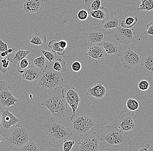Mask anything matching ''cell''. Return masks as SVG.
<instances>
[{
  "instance_id": "12",
  "label": "cell",
  "mask_w": 153,
  "mask_h": 151,
  "mask_svg": "<svg viewBox=\"0 0 153 151\" xmlns=\"http://www.w3.org/2000/svg\"><path fill=\"white\" fill-rule=\"evenodd\" d=\"M114 38L120 43L128 45L134 41L136 34L134 29L124 28L120 26L116 29Z\"/></svg>"
},
{
  "instance_id": "43",
  "label": "cell",
  "mask_w": 153,
  "mask_h": 151,
  "mask_svg": "<svg viewBox=\"0 0 153 151\" xmlns=\"http://www.w3.org/2000/svg\"><path fill=\"white\" fill-rule=\"evenodd\" d=\"M58 45L61 48L65 50L68 47V42L66 41L65 40H60L59 42H58Z\"/></svg>"
},
{
  "instance_id": "10",
  "label": "cell",
  "mask_w": 153,
  "mask_h": 151,
  "mask_svg": "<svg viewBox=\"0 0 153 151\" xmlns=\"http://www.w3.org/2000/svg\"><path fill=\"white\" fill-rule=\"evenodd\" d=\"M62 97L71 108L72 116L74 115L81 101L80 96L75 88L70 85H66L62 89Z\"/></svg>"
},
{
  "instance_id": "48",
  "label": "cell",
  "mask_w": 153,
  "mask_h": 151,
  "mask_svg": "<svg viewBox=\"0 0 153 151\" xmlns=\"http://www.w3.org/2000/svg\"><path fill=\"white\" fill-rule=\"evenodd\" d=\"M29 97H30V98H31V99H32V97H32V94H30Z\"/></svg>"
},
{
  "instance_id": "42",
  "label": "cell",
  "mask_w": 153,
  "mask_h": 151,
  "mask_svg": "<svg viewBox=\"0 0 153 151\" xmlns=\"http://www.w3.org/2000/svg\"><path fill=\"white\" fill-rule=\"evenodd\" d=\"M150 147L149 144H144V145H141L138 147L137 148L136 150L137 151H148V149Z\"/></svg>"
},
{
  "instance_id": "39",
  "label": "cell",
  "mask_w": 153,
  "mask_h": 151,
  "mask_svg": "<svg viewBox=\"0 0 153 151\" xmlns=\"http://www.w3.org/2000/svg\"><path fill=\"white\" fill-rule=\"evenodd\" d=\"M71 68L72 70L74 72H79L81 70L82 65L80 62L75 61L72 64Z\"/></svg>"
},
{
  "instance_id": "41",
  "label": "cell",
  "mask_w": 153,
  "mask_h": 151,
  "mask_svg": "<svg viewBox=\"0 0 153 151\" xmlns=\"http://www.w3.org/2000/svg\"><path fill=\"white\" fill-rule=\"evenodd\" d=\"M8 49V45L7 42H3L1 39H0V52L6 51Z\"/></svg>"
},
{
  "instance_id": "27",
  "label": "cell",
  "mask_w": 153,
  "mask_h": 151,
  "mask_svg": "<svg viewBox=\"0 0 153 151\" xmlns=\"http://www.w3.org/2000/svg\"><path fill=\"white\" fill-rule=\"evenodd\" d=\"M53 70L58 73H62L67 70V66L65 61L60 58H57L53 63L52 66Z\"/></svg>"
},
{
  "instance_id": "44",
  "label": "cell",
  "mask_w": 153,
  "mask_h": 151,
  "mask_svg": "<svg viewBox=\"0 0 153 151\" xmlns=\"http://www.w3.org/2000/svg\"><path fill=\"white\" fill-rule=\"evenodd\" d=\"M8 54H9L7 52V51L0 52V59H1L6 58V57H7L8 56Z\"/></svg>"
},
{
  "instance_id": "22",
  "label": "cell",
  "mask_w": 153,
  "mask_h": 151,
  "mask_svg": "<svg viewBox=\"0 0 153 151\" xmlns=\"http://www.w3.org/2000/svg\"><path fill=\"white\" fill-rule=\"evenodd\" d=\"M29 43L42 48L46 45V36L38 33H34L29 37Z\"/></svg>"
},
{
  "instance_id": "8",
  "label": "cell",
  "mask_w": 153,
  "mask_h": 151,
  "mask_svg": "<svg viewBox=\"0 0 153 151\" xmlns=\"http://www.w3.org/2000/svg\"><path fill=\"white\" fill-rule=\"evenodd\" d=\"M102 141L100 135L96 132L90 135L86 134L81 138V142L76 145L78 151H97L99 150L100 143Z\"/></svg>"
},
{
  "instance_id": "14",
  "label": "cell",
  "mask_w": 153,
  "mask_h": 151,
  "mask_svg": "<svg viewBox=\"0 0 153 151\" xmlns=\"http://www.w3.org/2000/svg\"><path fill=\"white\" fill-rule=\"evenodd\" d=\"M107 54L102 44L97 43L90 45L88 48V52L85 55L98 63L100 61H103Z\"/></svg>"
},
{
  "instance_id": "33",
  "label": "cell",
  "mask_w": 153,
  "mask_h": 151,
  "mask_svg": "<svg viewBox=\"0 0 153 151\" xmlns=\"http://www.w3.org/2000/svg\"><path fill=\"white\" fill-rule=\"evenodd\" d=\"M42 54L50 63L54 62L57 59V53L52 51H51L46 50H41Z\"/></svg>"
},
{
  "instance_id": "11",
  "label": "cell",
  "mask_w": 153,
  "mask_h": 151,
  "mask_svg": "<svg viewBox=\"0 0 153 151\" xmlns=\"http://www.w3.org/2000/svg\"><path fill=\"white\" fill-rule=\"evenodd\" d=\"M140 60L141 59L138 53L130 48L123 51L120 59L124 67L128 69H132L137 67L140 63Z\"/></svg>"
},
{
  "instance_id": "21",
  "label": "cell",
  "mask_w": 153,
  "mask_h": 151,
  "mask_svg": "<svg viewBox=\"0 0 153 151\" xmlns=\"http://www.w3.org/2000/svg\"><path fill=\"white\" fill-rule=\"evenodd\" d=\"M22 74L23 80L32 82L38 79L42 74V72L33 66H30L25 70Z\"/></svg>"
},
{
  "instance_id": "28",
  "label": "cell",
  "mask_w": 153,
  "mask_h": 151,
  "mask_svg": "<svg viewBox=\"0 0 153 151\" xmlns=\"http://www.w3.org/2000/svg\"><path fill=\"white\" fill-rule=\"evenodd\" d=\"M138 21V18L137 17H128L125 20L120 22V26L124 28H131L137 24Z\"/></svg>"
},
{
  "instance_id": "46",
  "label": "cell",
  "mask_w": 153,
  "mask_h": 151,
  "mask_svg": "<svg viewBox=\"0 0 153 151\" xmlns=\"http://www.w3.org/2000/svg\"><path fill=\"white\" fill-rule=\"evenodd\" d=\"M14 50H15V48H13L8 49H7V51L8 54H10V53H12V52L14 51Z\"/></svg>"
},
{
  "instance_id": "24",
  "label": "cell",
  "mask_w": 153,
  "mask_h": 151,
  "mask_svg": "<svg viewBox=\"0 0 153 151\" xmlns=\"http://www.w3.org/2000/svg\"><path fill=\"white\" fill-rule=\"evenodd\" d=\"M140 64L142 65L143 71L147 73H153V57L152 55H149L140 60Z\"/></svg>"
},
{
  "instance_id": "20",
  "label": "cell",
  "mask_w": 153,
  "mask_h": 151,
  "mask_svg": "<svg viewBox=\"0 0 153 151\" xmlns=\"http://www.w3.org/2000/svg\"><path fill=\"white\" fill-rule=\"evenodd\" d=\"M30 52V50L23 49L14 50L12 53L8 54L7 59L14 66H16L22 59L26 58Z\"/></svg>"
},
{
  "instance_id": "26",
  "label": "cell",
  "mask_w": 153,
  "mask_h": 151,
  "mask_svg": "<svg viewBox=\"0 0 153 151\" xmlns=\"http://www.w3.org/2000/svg\"><path fill=\"white\" fill-rule=\"evenodd\" d=\"M19 148V150L21 151H38L40 150L36 142L30 139Z\"/></svg>"
},
{
  "instance_id": "30",
  "label": "cell",
  "mask_w": 153,
  "mask_h": 151,
  "mask_svg": "<svg viewBox=\"0 0 153 151\" xmlns=\"http://www.w3.org/2000/svg\"><path fill=\"white\" fill-rule=\"evenodd\" d=\"M141 4L137 10H147L152 11L153 9V0H140Z\"/></svg>"
},
{
  "instance_id": "2",
  "label": "cell",
  "mask_w": 153,
  "mask_h": 151,
  "mask_svg": "<svg viewBox=\"0 0 153 151\" xmlns=\"http://www.w3.org/2000/svg\"><path fill=\"white\" fill-rule=\"evenodd\" d=\"M102 140L107 143V146L116 148H127L131 143V140L124 132L115 126H108L106 131L100 136Z\"/></svg>"
},
{
  "instance_id": "1",
  "label": "cell",
  "mask_w": 153,
  "mask_h": 151,
  "mask_svg": "<svg viewBox=\"0 0 153 151\" xmlns=\"http://www.w3.org/2000/svg\"><path fill=\"white\" fill-rule=\"evenodd\" d=\"M42 128L48 138L49 144L53 148L58 147L60 143L72 135L68 125L53 117L44 121Z\"/></svg>"
},
{
  "instance_id": "35",
  "label": "cell",
  "mask_w": 153,
  "mask_h": 151,
  "mask_svg": "<svg viewBox=\"0 0 153 151\" xmlns=\"http://www.w3.org/2000/svg\"><path fill=\"white\" fill-rule=\"evenodd\" d=\"M74 144L75 141H67L65 140L60 143L59 146L61 147V151H70L71 150Z\"/></svg>"
},
{
  "instance_id": "29",
  "label": "cell",
  "mask_w": 153,
  "mask_h": 151,
  "mask_svg": "<svg viewBox=\"0 0 153 151\" xmlns=\"http://www.w3.org/2000/svg\"><path fill=\"white\" fill-rule=\"evenodd\" d=\"M48 47L52 48L53 51H55L60 56H63L65 53V50L61 48L58 45V42H56V40L54 39L49 42Z\"/></svg>"
},
{
  "instance_id": "47",
  "label": "cell",
  "mask_w": 153,
  "mask_h": 151,
  "mask_svg": "<svg viewBox=\"0 0 153 151\" xmlns=\"http://www.w3.org/2000/svg\"><path fill=\"white\" fill-rule=\"evenodd\" d=\"M2 111L1 109H0V129H1V117Z\"/></svg>"
},
{
  "instance_id": "9",
  "label": "cell",
  "mask_w": 153,
  "mask_h": 151,
  "mask_svg": "<svg viewBox=\"0 0 153 151\" xmlns=\"http://www.w3.org/2000/svg\"><path fill=\"white\" fill-rule=\"evenodd\" d=\"M19 102L14 97L9 84L5 81H0V107L9 108L16 106Z\"/></svg>"
},
{
  "instance_id": "32",
  "label": "cell",
  "mask_w": 153,
  "mask_h": 151,
  "mask_svg": "<svg viewBox=\"0 0 153 151\" xmlns=\"http://www.w3.org/2000/svg\"><path fill=\"white\" fill-rule=\"evenodd\" d=\"M126 105L128 109L131 112L137 110L139 107L138 102L134 98H129L126 102Z\"/></svg>"
},
{
  "instance_id": "17",
  "label": "cell",
  "mask_w": 153,
  "mask_h": 151,
  "mask_svg": "<svg viewBox=\"0 0 153 151\" xmlns=\"http://www.w3.org/2000/svg\"><path fill=\"white\" fill-rule=\"evenodd\" d=\"M120 22L119 16L112 11L103 20L100 27L105 30L117 28L120 26Z\"/></svg>"
},
{
  "instance_id": "7",
  "label": "cell",
  "mask_w": 153,
  "mask_h": 151,
  "mask_svg": "<svg viewBox=\"0 0 153 151\" xmlns=\"http://www.w3.org/2000/svg\"><path fill=\"white\" fill-rule=\"evenodd\" d=\"M137 115L126 110H122L117 116L114 122V126L123 132L133 131L136 126Z\"/></svg>"
},
{
  "instance_id": "13",
  "label": "cell",
  "mask_w": 153,
  "mask_h": 151,
  "mask_svg": "<svg viewBox=\"0 0 153 151\" xmlns=\"http://www.w3.org/2000/svg\"><path fill=\"white\" fill-rule=\"evenodd\" d=\"M2 111L1 117V129L3 132L6 133L10 130L11 127L14 126L20 119L16 117L14 114L10 112L5 107L1 109Z\"/></svg>"
},
{
  "instance_id": "4",
  "label": "cell",
  "mask_w": 153,
  "mask_h": 151,
  "mask_svg": "<svg viewBox=\"0 0 153 151\" xmlns=\"http://www.w3.org/2000/svg\"><path fill=\"white\" fill-rule=\"evenodd\" d=\"M38 79V86L44 90L62 89L64 82L61 73L53 70L42 71Z\"/></svg>"
},
{
  "instance_id": "5",
  "label": "cell",
  "mask_w": 153,
  "mask_h": 151,
  "mask_svg": "<svg viewBox=\"0 0 153 151\" xmlns=\"http://www.w3.org/2000/svg\"><path fill=\"white\" fill-rule=\"evenodd\" d=\"M41 105L50 112L52 117L61 119L65 117L68 110V104L63 97L53 95L43 101Z\"/></svg>"
},
{
  "instance_id": "16",
  "label": "cell",
  "mask_w": 153,
  "mask_h": 151,
  "mask_svg": "<svg viewBox=\"0 0 153 151\" xmlns=\"http://www.w3.org/2000/svg\"><path fill=\"white\" fill-rule=\"evenodd\" d=\"M43 0H23L22 10L25 13L41 14L42 10Z\"/></svg>"
},
{
  "instance_id": "23",
  "label": "cell",
  "mask_w": 153,
  "mask_h": 151,
  "mask_svg": "<svg viewBox=\"0 0 153 151\" xmlns=\"http://www.w3.org/2000/svg\"><path fill=\"white\" fill-rule=\"evenodd\" d=\"M31 62L33 66L38 69L41 72L46 70L47 69L48 60L43 54L36 59H32Z\"/></svg>"
},
{
  "instance_id": "45",
  "label": "cell",
  "mask_w": 153,
  "mask_h": 151,
  "mask_svg": "<svg viewBox=\"0 0 153 151\" xmlns=\"http://www.w3.org/2000/svg\"><path fill=\"white\" fill-rule=\"evenodd\" d=\"M5 135L4 133L2 132V131H0V143L2 141H4L5 140V138H4Z\"/></svg>"
},
{
  "instance_id": "19",
  "label": "cell",
  "mask_w": 153,
  "mask_h": 151,
  "mask_svg": "<svg viewBox=\"0 0 153 151\" xmlns=\"http://www.w3.org/2000/svg\"><path fill=\"white\" fill-rule=\"evenodd\" d=\"M107 92V89L104 86L103 82L102 81H98L96 82L92 88H88L86 94L88 96H92L99 99H102L105 97Z\"/></svg>"
},
{
  "instance_id": "18",
  "label": "cell",
  "mask_w": 153,
  "mask_h": 151,
  "mask_svg": "<svg viewBox=\"0 0 153 151\" xmlns=\"http://www.w3.org/2000/svg\"><path fill=\"white\" fill-rule=\"evenodd\" d=\"M108 54H114L120 57L124 51V48L121 44L117 41H108L100 42Z\"/></svg>"
},
{
  "instance_id": "37",
  "label": "cell",
  "mask_w": 153,
  "mask_h": 151,
  "mask_svg": "<svg viewBox=\"0 0 153 151\" xmlns=\"http://www.w3.org/2000/svg\"><path fill=\"white\" fill-rule=\"evenodd\" d=\"M150 87V84L148 81L143 80L140 81L138 84V88L140 90L145 91L148 89Z\"/></svg>"
},
{
  "instance_id": "6",
  "label": "cell",
  "mask_w": 153,
  "mask_h": 151,
  "mask_svg": "<svg viewBox=\"0 0 153 151\" xmlns=\"http://www.w3.org/2000/svg\"><path fill=\"white\" fill-rule=\"evenodd\" d=\"M6 139L11 146L20 147L30 139L28 131L20 125H15L12 129L7 132Z\"/></svg>"
},
{
  "instance_id": "36",
  "label": "cell",
  "mask_w": 153,
  "mask_h": 151,
  "mask_svg": "<svg viewBox=\"0 0 153 151\" xmlns=\"http://www.w3.org/2000/svg\"><path fill=\"white\" fill-rule=\"evenodd\" d=\"M89 16V13L86 10H80L77 14V16L78 19L81 21H85L88 19Z\"/></svg>"
},
{
  "instance_id": "40",
  "label": "cell",
  "mask_w": 153,
  "mask_h": 151,
  "mask_svg": "<svg viewBox=\"0 0 153 151\" xmlns=\"http://www.w3.org/2000/svg\"><path fill=\"white\" fill-rule=\"evenodd\" d=\"M147 28L148 30L144 31V34L146 35H150L151 36L153 35V23L151 22L148 24L147 25Z\"/></svg>"
},
{
  "instance_id": "34",
  "label": "cell",
  "mask_w": 153,
  "mask_h": 151,
  "mask_svg": "<svg viewBox=\"0 0 153 151\" xmlns=\"http://www.w3.org/2000/svg\"><path fill=\"white\" fill-rule=\"evenodd\" d=\"M30 63L28 59L25 58L22 59L17 65L18 72L20 73H22L28 67Z\"/></svg>"
},
{
  "instance_id": "31",
  "label": "cell",
  "mask_w": 153,
  "mask_h": 151,
  "mask_svg": "<svg viewBox=\"0 0 153 151\" xmlns=\"http://www.w3.org/2000/svg\"><path fill=\"white\" fill-rule=\"evenodd\" d=\"M85 5L88 7L89 10H97L101 7L100 0H85Z\"/></svg>"
},
{
  "instance_id": "3",
  "label": "cell",
  "mask_w": 153,
  "mask_h": 151,
  "mask_svg": "<svg viewBox=\"0 0 153 151\" xmlns=\"http://www.w3.org/2000/svg\"><path fill=\"white\" fill-rule=\"evenodd\" d=\"M70 129L76 135L83 136L96 125L93 118L85 114L74 115L71 117Z\"/></svg>"
},
{
  "instance_id": "25",
  "label": "cell",
  "mask_w": 153,
  "mask_h": 151,
  "mask_svg": "<svg viewBox=\"0 0 153 151\" xmlns=\"http://www.w3.org/2000/svg\"><path fill=\"white\" fill-rule=\"evenodd\" d=\"M89 15L94 19L100 20H103L107 17L108 14V10L104 7H101L98 10H90L88 9Z\"/></svg>"
},
{
  "instance_id": "15",
  "label": "cell",
  "mask_w": 153,
  "mask_h": 151,
  "mask_svg": "<svg viewBox=\"0 0 153 151\" xmlns=\"http://www.w3.org/2000/svg\"><path fill=\"white\" fill-rule=\"evenodd\" d=\"M85 34L90 45L100 43L106 37L105 30L100 26L91 28L85 32Z\"/></svg>"
},
{
  "instance_id": "38",
  "label": "cell",
  "mask_w": 153,
  "mask_h": 151,
  "mask_svg": "<svg viewBox=\"0 0 153 151\" xmlns=\"http://www.w3.org/2000/svg\"><path fill=\"white\" fill-rule=\"evenodd\" d=\"M9 60H8L7 62L4 63H0V71L2 73H6L10 70V68L9 67Z\"/></svg>"
}]
</instances>
